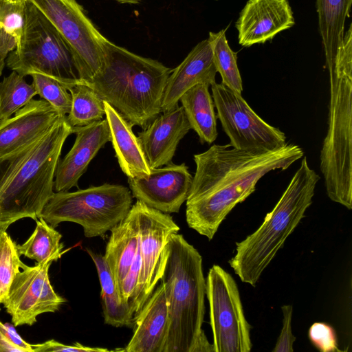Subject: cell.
Masks as SVG:
<instances>
[{"label":"cell","mask_w":352,"mask_h":352,"mask_svg":"<svg viewBox=\"0 0 352 352\" xmlns=\"http://www.w3.org/2000/svg\"><path fill=\"white\" fill-rule=\"evenodd\" d=\"M303 156L299 146L288 143L268 151L214 144L194 155L196 171L186 201L188 227L212 240L227 215L254 192L262 177L286 170Z\"/></svg>","instance_id":"6da1fadb"},{"label":"cell","mask_w":352,"mask_h":352,"mask_svg":"<svg viewBox=\"0 0 352 352\" xmlns=\"http://www.w3.org/2000/svg\"><path fill=\"white\" fill-rule=\"evenodd\" d=\"M162 263L160 280L165 287L169 311L163 352H214L202 329L206 278L201 254L177 232L169 237Z\"/></svg>","instance_id":"7a4b0ae2"},{"label":"cell","mask_w":352,"mask_h":352,"mask_svg":"<svg viewBox=\"0 0 352 352\" xmlns=\"http://www.w3.org/2000/svg\"><path fill=\"white\" fill-rule=\"evenodd\" d=\"M101 68L91 88L133 126L147 127L161 113L167 80L172 72L158 60L142 57L110 41L103 44Z\"/></svg>","instance_id":"3957f363"},{"label":"cell","mask_w":352,"mask_h":352,"mask_svg":"<svg viewBox=\"0 0 352 352\" xmlns=\"http://www.w3.org/2000/svg\"><path fill=\"white\" fill-rule=\"evenodd\" d=\"M319 179L320 176L303 156L287 188L261 226L236 243L235 254L229 264L242 282L255 287L312 204Z\"/></svg>","instance_id":"277c9868"},{"label":"cell","mask_w":352,"mask_h":352,"mask_svg":"<svg viewBox=\"0 0 352 352\" xmlns=\"http://www.w3.org/2000/svg\"><path fill=\"white\" fill-rule=\"evenodd\" d=\"M329 76L328 128L320 155V168L329 198L352 208V25Z\"/></svg>","instance_id":"5b68a950"},{"label":"cell","mask_w":352,"mask_h":352,"mask_svg":"<svg viewBox=\"0 0 352 352\" xmlns=\"http://www.w3.org/2000/svg\"><path fill=\"white\" fill-rule=\"evenodd\" d=\"M74 133L63 116L37 142L35 148L0 192V223L9 226L23 219L35 221L52 197L56 166L63 146Z\"/></svg>","instance_id":"8992f818"},{"label":"cell","mask_w":352,"mask_h":352,"mask_svg":"<svg viewBox=\"0 0 352 352\" xmlns=\"http://www.w3.org/2000/svg\"><path fill=\"white\" fill-rule=\"evenodd\" d=\"M6 66L24 77L33 73L48 76L67 89L79 80L70 47L47 16L29 0L20 43L8 54Z\"/></svg>","instance_id":"52a82bcc"},{"label":"cell","mask_w":352,"mask_h":352,"mask_svg":"<svg viewBox=\"0 0 352 352\" xmlns=\"http://www.w3.org/2000/svg\"><path fill=\"white\" fill-rule=\"evenodd\" d=\"M130 190L104 184L74 192H54L40 217L52 227L69 221L80 225L87 238L104 235L124 219L131 208Z\"/></svg>","instance_id":"ba28073f"},{"label":"cell","mask_w":352,"mask_h":352,"mask_svg":"<svg viewBox=\"0 0 352 352\" xmlns=\"http://www.w3.org/2000/svg\"><path fill=\"white\" fill-rule=\"evenodd\" d=\"M210 307L214 352H250L251 326L243 308L234 278L221 266L213 265L206 279Z\"/></svg>","instance_id":"9c48e42d"},{"label":"cell","mask_w":352,"mask_h":352,"mask_svg":"<svg viewBox=\"0 0 352 352\" xmlns=\"http://www.w3.org/2000/svg\"><path fill=\"white\" fill-rule=\"evenodd\" d=\"M52 22L72 50L79 80L89 81L103 61L107 41L76 0H29Z\"/></svg>","instance_id":"30bf717a"},{"label":"cell","mask_w":352,"mask_h":352,"mask_svg":"<svg viewBox=\"0 0 352 352\" xmlns=\"http://www.w3.org/2000/svg\"><path fill=\"white\" fill-rule=\"evenodd\" d=\"M210 86L217 117L232 146L268 151L287 143L285 134L258 116L241 94L222 83L214 82Z\"/></svg>","instance_id":"8fae6325"},{"label":"cell","mask_w":352,"mask_h":352,"mask_svg":"<svg viewBox=\"0 0 352 352\" xmlns=\"http://www.w3.org/2000/svg\"><path fill=\"white\" fill-rule=\"evenodd\" d=\"M140 230L141 270L133 300L134 317L149 298L162 272V256L169 237L179 227L168 213L148 206L137 200Z\"/></svg>","instance_id":"7c38bea8"},{"label":"cell","mask_w":352,"mask_h":352,"mask_svg":"<svg viewBox=\"0 0 352 352\" xmlns=\"http://www.w3.org/2000/svg\"><path fill=\"white\" fill-rule=\"evenodd\" d=\"M52 263L26 265L15 275L2 302L14 327L31 326L38 315L55 312L65 302L50 281L48 271Z\"/></svg>","instance_id":"4fadbf2b"},{"label":"cell","mask_w":352,"mask_h":352,"mask_svg":"<svg viewBox=\"0 0 352 352\" xmlns=\"http://www.w3.org/2000/svg\"><path fill=\"white\" fill-rule=\"evenodd\" d=\"M132 196L164 213L178 212L186 201L192 176L185 163L151 168L148 175L128 177Z\"/></svg>","instance_id":"5bb4252c"},{"label":"cell","mask_w":352,"mask_h":352,"mask_svg":"<svg viewBox=\"0 0 352 352\" xmlns=\"http://www.w3.org/2000/svg\"><path fill=\"white\" fill-rule=\"evenodd\" d=\"M295 24L288 0H248L236 22L239 43L263 44Z\"/></svg>","instance_id":"9a60e30c"},{"label":"cell","mask_w":352,"mask_h":352,"mask_svg":"<svg viewBox=\"0 0 352 352\" xmlns=\"http://www.w3.org/2000/svg\"><path fill=\"white\" fill-rule=\"evenodd\" d=\"M74 133L76 137L73 146L56 166L54 184L56 192L68 191L73 187H78V180L90 162L99 150L111 141L106 119L85 126L74 127Z\"/></svg>","instance_id":"2e32d148"},{"label":"cell","mask_w":352,"mask_h":352,"mask_svg":"<svg viewBox=\"0 0 352 352\" xmlns=\"http://www.w3.org/2000/svg\"><path fill=\"white\" fill-rule=\"evenodd\" d=\"M62 117L46 100H31L14 116L0 122V156L38 140Z\"/></svg>","instance_id":"e0dca14e"},{"label":"cell","mask_w":352,"mask_h":352,"mask_svg":"<svg viewBox=\"0 0 352 352\" xmlns=\"http://www.w3.org/2000/svg\"><path fill=\"white\" fill-rule=\"evenodd\" d=\"M191 129L182 106L160 114L138 138L150 168L172 163L180 140Z\"/></svg>","instance_id":"ac0fdd59"},{"label":"cell","mask_w":352,"mask_h":352,"mask_svg":"<svg viewBox=\"0 0 352 352\" xmlns=\"http://www.w3.org/2000/svg\"><path fill=\"white\" fill-rule=\"evenodd\" d=\"M169 325L168 302L162 282L133 318V333L126 352H163Z\"/></svg>","instance_id":"d6986e66"},{"label":"cell","mask_w":352,"mask_h":352,"mask_svg":"<svg viewBox=\"0 0 352 352\" xmlns=\"http://www.w3.org/2000/svg\"><path fill=\"white\" fill-rule=\"evenodd\" d=\"M217 69L207 39L197 43L168 76L164 94L162 113L178 106L181 96L193 86L216 82Z\"/></svg>","instance_id":"ffe728a7"},{"label":"cell","mask_w":352,"mask_h":352,"mask_svg":"<svg viewBox=\"0 0 352 352\" xmlns=\"http://www.w3.org/2000/svg\"><path fill=\"white\" fill-rule=\"evenodd\" d=\"M110 231L103 256L119 293L139 247L138 211L135 204L131 206L126 216Z\"/></svg>","instance_id":"44dd1931"},{"label":"cell","mask_w":352,"mask_h":352,"mask_svg":"<svg viewBox=\"0 0 352 352\" xmlns=\"http://www.w3.org/2000/svg\"><path fill=\"white\" fill-rule=\"evenodd\" d=\"M104 106L111 142L122 171L129 178L148 175L151 168L132 131L133 126L105 101Z\"/></svg>","instance_id":"7402d4cb"},{"label":"cell","mask_w":352,"mask_h":352,"mask_svg":"<svg viewBox=\"0 0 352 352\" xmlns=\"http://www.w3.org/2000/svg\"><path fill=\"white\" fill-rule=\"evenodd\" d=\"M352 0H316L319 32L322 38L327 68L336 63L349 17Z\"/></svg>","instance_id":"603a6c76"},{"label":"cell","mask_w":352,"mask_h":352,"mask_svg":"<svg viewBox=\"0 0 352 352\" xmlns=\"http://www.w3.org/2000/svg\"><path fill=\"white\" fill-rule=\"evenodd\" d=\"M209 85L197 84L180 98L186 118L199 136L201 143L212 144L217 138V116L214 104L209 92Z\"/></svg>","instance_id":"cb8c5ba5"},{"label":"cell","mask_w":352,"mask_h":352,"mask_svg":"<svg viewBox=\"0 0 352 352\" xmlns=\"http://www.w3.org/2000/svg\"><path fill=\"white\" fill-rule=\"evenodd\" d=\"M96 267L101 287L100 296L104 323L113 327H133V314L122 302L115 280L104 256L86 249Z\"/></svg>","instance_id":"d4e9b609"},{"label":"cell","mask_w":352,"mask_h":352,"mask_svg":"<svg viewBox=\"0 0 352 352\" xmlns=\"http://www.w3.org/2000/svg\"><path fill=\"white\" fill-rule=\"evenodd\" d=\"M28 0H0V76L8 54L19 45Z\"/></svg>","instance_id":"484cf974"},{"label":"cell","mask_w":352,"mask_h":352,"mask_svg":"<svg viewBox=\"0 0 352 352\" xmlns=\"http://www.w3.org/2000/svg\"><path fill=\"white\" fill-rule=\"evenodd\" d=\"M36 228L29 239L16 245L19 254L34 260L36 264L57 261L65 252L60 243L62 235L42 217L36 220Z\"/></svg>","instance_id":"4316f807"},{"label":"cell","mask_w":352,"mask_h":352,"mask_svg":"<svg viewBox=\"0 0 352 352\" xmlns=\"http://www.w3.org/2000/svg\"><path fill=\"white\" fill-rule=\"evenodd\" d=\"M72 106L67 122L72 127H82L102 120L105 116L104 100L87 85L77 82L67 88Z\"/></svg>","instance_id":"83f0119b"},{"label":"cell","mask_w":352,"mask_h":352,"mask_svg":"<svg viewBox=\"0 0 352 352\" xmlns=\"http://www.w3.org/2000/svg\"><path fill=\"white\" fill-rule=\"evenodd\" d=\"M226 30L209 32L213 62L221 75V83L242 95L243 83L237 65V54L229 46L226 36Z\"/></svg>","instance_id":"f1b7e54d"},{"label":"cell","mask_w":352,"mask_h":352,"mask_svg":"<svg viewBox=\"0 0 352 352\" xmlns=\"http://www.w3.org/2000/svg\"><path fill=\"white\" fill-rule=\"evenodd\" d=\"M37 94L24 76L12 71L0 82V122L26 105Z\"/></svg>","instance_id":"f546056e"},{"label":"cell","mask_w":352,"mask_h":352,"mask_svg":"<svg viewBox=\"0 0 352 352\" xmlns=\"http://www.w3.org/2000/svg\"><path fill=\"white\" fill-rule=\"evenodd\" d=\"M30 76L32 85L41 98L48 102L61 116H66L72 106V96L67 87L48 76L33 73Z\"/></svg>","instance_id":"4dcf8cb0"},{"label":"cell","mask_w":352,"mask_h":352,"mask_svg":"<svg viewBox=\"0 0 352 352\" xmlns=\"http://www.w3.org/2000/svg\"><path fill=\"white\" fill-rule=\"evenodd\" d=\"M25 266L20 259L16 244L4 231L0 241V305L5 299L15 275Z\"/></svg>","instance_id":"1f68e13d"},{"label":"cell","mask_w":352,"mask_h":352,"mask_svg":"<svg viewBox=\"0 0 352 352\" xmlns=\"http://www.w3.org/2000/svg\"><path fill=\"white\" fill-rule=\"evenodd\" d=\"M40 138L12 152L0 156V192L30 156Z\"/></svg>","instance_id":"d6a6232c"},{"label":"cell","mask_w":352,"mask_h":352,"mask_svg":"<svg viewBox=\"0 0 352 352\" xmlns=\"http://www.w3.org/2000/svg\"><path fill=\"white\" fill-rule=\"evenodd\" d=\"M308 336L313 345L320 351H339L336 331L327 323H314L309 329Z\"/></svg>","instance_id":"836d02e7"},{"label":"cell","mask_w":352,"mask_h":352,"mask_svg":"<svg viewBox=\"0 0 352 352\" xmlns=\"http://www.w3.org/2000/svg\"><path fill=\"white\" fill-rule=\"evenodd\" d=\"M283 313V327L277 339L273 352H292L296 337L292 331L293 307L285 305L281 307Z\"/></svg>","instance_id":"e575fe53"},{"label":"cell","mask_w":352,"mask_h":352,"mask_svg":"<svg viewBox=\"0 0 352 352\" xmlns=\"http://www.w3.org/2000/svg\"><path fill=\"white\" fill-rule=\"evenodd\" d=\"M34 352H109L124 351V349L109 350L100 347H91L75 342L72 345H66L54 340H50L42 344L32 345Z\"/></svg>","instance_id":"d590c367"},{"label":"cell","mask_w":352,"mask_h":352,"mask_svg":"<svg viewBox=\"0 0 352 352\" xmlns=\"http://www.w3.org/2000/svg\"><path fill=\"white\" fill-rule=\"evenodd\" d=\"M0 331L13 345L20 348L23 352H34L32 344L25 342L16 332L14 324L0 321Z\"/></svg>","instance_id":"8d00e7d4"},{"label":"cell","mask_w":352,"mask_h":352,"mask_svg":"<svg viewBox=\"0 0 352 352\" xmlns=\"http://www.w3.org/2000/svg\"><path fill=\"white\" fill-rule=\"evenodd\" d=\"M0 352H23V351L11 344L0 331Z\"/></svg>","instance_id":"74e56055"},{"label":"cell","mask_w":352,"mask_h":352,"mask_svg":"<svg viewBox=\"0 0 352 352\" xmlns=\"http://www.w3.org/2000/svg\"><path fill=\"white\" fill-rule=\"evenodd\" d=\"M120 3H132L135 4L140 3L142 0H116Z\"/></svg>","instance_id":"f35d334b"},{"label":"cell","mask_w":352,"mask_h":352,"mask_svg":"<svg viewBox=\"0 0 352 352\" xmlns=\"http://www.w3.org/2000/svg\"><path fill=\"white\" fill-rule=\"evenodd\" d=\"M8 227L9 226H8L7 225L0 223V241H1V237L2 233L4 231H6V230Z\"/></svg>","instance_id":"ab89813d"},{"label":"cell","mask_w":352,"mask_h":352,"mask_svg":"<svg viewBox=\"0 0 352 352\" xmlns=\"http://www.w3.org/2000/svg\"><path fill=\"white\" fill-rule=\"evenodd\" d=\"M215 1H218V0H215Z\"/></svg>","instance_id":"60d3db41"}]
</instances>
